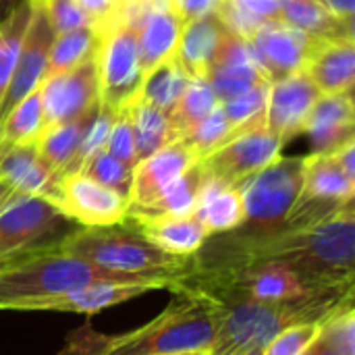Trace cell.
Returning <instances> with one entry per match:
<instances>
[{"mask_svg": "<svg viewBox=\"0 0 355 355\" xmlns=\"http://www.w3.org/2000/svg\"><path fill=\"white\" fill-rule=\"evenodd\" d=\"M204 260L229 264L279 262L320 287L355 285L354 202L310 227H281L270 233H235Z\"/></svg>", "mask_w": 355, "mask_h": 355, "instance_id": "cell-1", "label": "cell"}, {"mask_svg": "<svg viewBox=\"0 0 355 355\" xmlns=\"http://www.w3.org/2000/svg\"><path fill=\"white\" fill-rule=\"evenodd\" d=\"M354 289L355 285L327 287L285 302H216L220 322L208 354L243 355L264 349L281 331L293 324L327 320L343 306L354 304Z\"/></svg>", "mask_w": 355, "mask_h": 355, "instance_id": "cell-2", "label": "cell"}, {"mask_svg": "<svg viewBox=\"0 0 355 355\" xmlns=\"http://www.w3.org/2000/svg\"><path fill=\"white\" fill-rule=\"evenodd\" d=\"M56 248L98 268L160 283L166 291L177 281L185 279L196 262V256L175 258L160 252L129 218L108 227L73 229Z\"/></svg>", "mask_w": 355, "mask_h": 355, "instance_id": "cell-3", "label": "cell"}, {"mask_svg": "<svg viewBox=\"0 0 355 355\" xmlns=\"http://www.w3.org/2000/svg\"><path fill=\"white\" fill-rule=\"evenodd\" d=\"M171 291L173 300L154 320L116 335L106 355L208 354L218 333V304L187 287H173Z\"/></svg>", "mask_w": 355, "mask_h": 355, "instance_id": "cell-4", "label": "cell"}, {"mask_svg": "<svg viewBox=\"0 0 355 355\" xmlns=\"http://www.w3.org/2000/svg\"><path fill=\"white\" fill-rule=\"evenodd\" d=\"M94 283H152L164 289L160 283L116 275L62 254L58 248H50L0 266V310L23 312L33 302L77 291Z\"/></svg>", "mask_w": 355, "mask_h": 355, "instance_id": "cell-5", "label": "cell"}, {"mask_svg": "<svg viewBox=\"0 0 355 355\" xmlns=\"http://www.w3.org/2000/svg\"><path fill=\"white\" fill-rule=\"evenodd\" d=\"M306 156H279L237 185L245 223L243 233H270L285 225L304 185ZM237 229V231H239Z\"/></svg>", "mask_w": 355, "mask_h": 355, "instance_id": "cell-6", "label": "cell"}, {"mask_svg": "<svg viewBox=\"0 0 355 355\" xmlns=\"http://www.w3.org/2000/svg\"><path fill=\"white\" fill-rule=\"evenodd\" d=\"M71 231L73 223L54 204L37 196L15 193L0 212V262L56 248Z\"/></svg>", "mask_w": 355, "mask_h": 355, "instance_id": "cell-7", "label": "cell"}, {"mask_svg": "<svg viewBox=\"0 0 355 355\" xmlns=\"http://www.w3.org/2000/svg\"><path fill=\"white\" fill-rule=\"evenodd\" d=\"M96 64L102 104L119 112L139 96L144 75L137 56V35L125 17L100 33Z\"/></svg>", "mask_w": 355, "mask_h": 355, "instance_id": "cell-8", "label": "cell"}, {"mask_svg": "<svg viewBox=\"0 0 355 355\" xmlns=\"http://www.w3.org/2000/svg\"><path fill=\"white\" fill-rule=\"evenodd\" d=\"M283 144L266 127L262 112L252 123L243 125L231 139L200 160L204 177L216 179L225 185L237 187L248 177L256 175L281 156Z\"/></svg>", "mask_w": 355, "mask_h": 355, "instance_id": "cell-9", "label": "cell"}, {"mask_svg": "<svg viewBox=\"0 0 355 355\" xmlns=\"http://www.w3.org/2000/svg\"><path fill=\"white\" fill-rule=\"evenodd\" d=\"M248 42L268 83H275L297 71H304L308 60L322 44V40H316L283 23L281 19L260 25L248 37Z\"/></svg>", "mask_w": 355, "mask_h": 355, "instance_id": "cell-10", "label": "cell"}, {"mask_svg": "<svg viewBox=\"0 0 355 355\" xmlns=\"http://www.w3.org/2000/svg\"><path fill=\"white\" fill-rule=\"evenodd\" d=\"M60 214L79 227H108L127 218V198L100 185L85 173H69L60 179Z\"/></svg>", "mask_w": 355, "mask_h": 355, "instance_id": "cell-11", "label": "cell"}, {"mask_svg": "<svg viewBox=\"0 0 355 355\" xmlns=\"http://www.w3.org/2000/svg\"><path fill=\"white\" fill-rule=\"evenodd\" d=\"M44 127L73 121L100 104V83L96 56L79 67L40 83Z\"/></svg>", "mask_w": 355, "mask_h": 355, "instance_id": "cell-12", "label": "cell"}, {"mask_svg": "<svg viewBox=\"0 0 355 355\" xmlns=\"http://www.w3.org/2000/svg\"><path fill=\"white\" fill-rule=\"evenodd\" d=\"M196 162H198V156L181 139L139 160L133 168L131 189L127 198V216L144 212L154 200L160 198V193L177 177H181Z\"/></svg>", "mask_w": 355, "mask_h": 355, "instance_id": "cell-13", "label": "cell"}, {"mask_svg": "<svg viewBox=\"0 0 355 355\" xmlns=\"http://www.w3.org/2000/svg\"><path fill=\"white\" fill-rule=\"evenodd\" d=\"M318 98L320 94L314 87L306 69L270 83L264 110L266 127L285 146L287 141L304 133L306 119Z\"/></svg>", "mask_w": 355, "mask_h": 355, "instance_id": "cell-14", "label": "cell"}, {"mask_svg": "<svg viewBox=\"0 0 355 355\" xmlns=\"http://www.w3.org/2000/svg\"><path fill=\"white\" fill-rule=\"evenodd\" d=\"M54 42V33L50 29V23L46 19L44 6L42 4H33V15L10 77V83L6 87V94L2 98V106H0V121L23 100L27 98L33 89L40 87L44 73H46V64H48V54H50V46Z\"/></svg>", "mask_w": 355, "mask_h": 355, "instance_id": "cell-15", "label": "cell"}, {"mask_svg": "<svg viewBox=\"0 0 355 355\" xmlns=\"http://www.w3.org/2000/svg\"><path fill=\"white\" fill-rule=\"evenodd\" d=\"M206 79L210 81L218 102H229L254 87L268 83L254 58L250 42L233 29H229V33L225 35L206 73Z\"/></svg>", "mask_w": 355, "mask_h": 355, "instance_id": "cell-16", "label": "cell"}, {"mask_svg": "<svg viewBox=\"0 0 355 355\" xmlns=\"http://www.w3.org/2000/svg\"><path fill=\"white\" fill-rule=\"evenodd\" d=\"M60 175L54 173L37 154L35 141L0 146V183L21 196H37L56 204Z\"/></svg>", "mask_w": 355, "mask_h": 355, "instance_id": "cell-17", "label": "cell"}, {"mask_svg": "<svg viewBox=\"0 0 355 355\" xmlns=\"http://www.w3.org/2000/svg\"><path fill=\"white\" fill-rule=\"evenodd\" d=\"M304 133L310 139L312 154H333L355 139V110L352 92L320 96L312 106Z\"/></svg>", "mask_w": 355, "mask_h": 355, "instance_id": "cell-18", "label": "cell"}, {"mask_svg": "<svg viewBox=\"0 0 355 355\" xmlns=\"http://www.w3.org/2000/svg\"><path fill=\"white\" fill-rule=\"evenodd\" d=\"M158 289L160 287L152 283H94L77 291L33 302L23 312H73L94 316L106 308L119 306Z\"/></svg>", "mask_w": 355, "mask_h": 355, "instance_id": "cell-19", "label": "cell"}, {"mask_svg": "<svg viewBox=\"0 0 355 355\" xmlns=\"http://www.w3.org/2000/svg\"><path fill=\"white\" fill-rule=\"evenodd\" d=\"M137 231L160 252L175 258L196 256L210 239L202 223L189 216H127Z\"/></svg>", "mask_w": 355, "mask_h": 355, "instance_id": "cell-20", "label": "cell"}, {"mask_svg": "<svg viewBox=\"0 0 355 355\" xmlns=\"http://www.w3.org/2000/svg\"><path fill=\"white\" fill-rule=\"evenodd\" d=\"M227 33L229 25L218 12L204 15L183 25L177 58L189 77H206Z\"/></svg>", "mask_w": 355, "mask_h": 355, "instance_id": "cell-21", "label": "cell"}, {"mask_svg": "<svg viewBox=\"0 0 355 355\" xmlns=\"http://www.w3.org/2000/svg\"><path fill=\"white\" fill-rule=\"evenodd\" d=\"M314 87L320 96L347 94L355 81V46L354 40L322 42L320 48L306 64Z\"/></svg>", "mask_w": 355, "mask_h": 355, "instance_id": "cell-22", "label": "cell"}, {"mask_svg": "<svg viewBox=\"0 0 355 355\" xmlns=\"http://www.w3.org/2000/svg\"><path fill=\"white\" fill-rule=\"evenodd\" d=\"M193 216L202 223L210 237L237 231L245 223V208L239 189L204 177Z\"/></svg>", "mask_w": 355, "mask_h": 355, "instance_id": "cell-23", "label": "cell"}, {"mask_svg": "<svg viewBox=\"0 0 355 355\" xmlns=\"http://www.w3.org/2000/svg\"><path fill=\"white\" fill-rule=\"evenodd\" d=\"M98 106H94L92 110H87L85 114H81L73 121L52 125V127H44L40 131V135L35 139L37 154L60 177L69 175L71 164L79 152V146H81L92 121L96 119Z\"/></svg>", "mask_w": 355, "mask_h": 355, "instance_id": "cell-24", "label": "cell"}, {"mask_svg": "<svg viewBox=\"0 0 355 355\" xmlns=\"http://www.w3.org/2000/svg\"><path fill=\"white\" fill-rule=\"evenodd\" d=\"M279 19L316 40H354V27L339 21L322 0H283Z\"/></svg>", "mask_w": 355, "mask_h": 355, "instance_id": "cell-25", "label": "cell"}, {"mask_svg": "<svg viewBox=\"0 0 355 355\" xmlns=\"http://www.w3.org/2000/svg\"><path fill=\"white\" fill-rule=\"evenodd\" d=\"M218 104L214 89L206 77H191L177 106L168 114L173 141L183 139L196 125H200Z\"/></svg>", "mask_w": 355, "mask_h": 355, "instance_id": "cell-26", "label": "cell"}, {"mask_svg": "<svg viewBox=\"0 0 355 355\" xmlns=\"http://www.w3.org/2000/svg\"><path fill=\"white\" fill-rule=\"evenodd\" d=\"M189 79L191 77L181 67L179 58L175 54L173 58L160 62L156 69H152L144 77L141 89H139V98L146 100L148 104H152L154 108L162 110L168 116L171 110L177 106L179 98L183 96Z\"/></svg>", "mask_w": 355, "mask_h": 355, "instance_id": "cell-27", "label": "cell"}, {"mask_svg": "<svg viewBox=\"0 0 355 355\" xmlns=\"http://www.w3.org/2000/svg\"><path fill=\"white\" fill-rule=\"evenodd\" d=\"M98 44H100V31L92 25L62 33V35H54L42 81L52 79L60 73H67L79 67L81 62H85L87 58L96 56Z\"/></svg>", "mask_w": 355, "mask_h": 355, "instance_id": "cell-28", "label": "cell"}, {"mask_svg": "<svg viewBox=\"0 0 355 355\" xmlns=\"http://www.w3.org/2000/svg\"><path fill=\"white\" fill-rule=\"evenodd\" d=\"M129 119H131V129H133V139H135V150L137 158L144 160L158 152L160 148L173 144L171 137V127H168V116L141 100L139 96L127 104Z\"/></svg>", "mask_w": 355, "mask_h": 355, "instance_id": "cell-29", "label": "cell"}, {"mask_svg": "<svg viewBox=\"0 0 355 355\" xmlns=\"http://www.w3.org/2000/svg\"><path fill=\"white\" fill-rule=\"evenodd\" d=\"M202 183H204V171L198 160L181 177H177L160 193V198L154 200L144 212L131 216H189L196 210Z\"/></svg>", "mask_w": 355, "mask_h": 355, "instance_id": "cell-30", "label": "cell"}, {"mask_svg": "<svg viewBox=\"0 0 355 355\" xmlns=\"http://www.w3.org/2000/svg\"><path fill=\"white\" fill-rule=\"evenodd\" d=\"M33 15V2L19 0L12 10L0 21V106L10 83L29 21Z\"/></svg>", "mask_w": 355, "mask_h": 355, "instance_id": "cell-31", "label": "cell"}, {"mask_svg": "<svg viewBox=\"0 0 355 355\" xmlns=\"http://www.w3.org/2000/svg\"><path fill=\"white\" fill-rule=\"evenodd\" d=\"M44 129L42 92L33 89L0 121V146L31 144Z\"/></svg>", "mask_w": 355, "mask_h": 355, "instance_id": "cell-32", "label": "cell"}, {"mask_svg": "<svg viewBox=\"0 0 355 355\" xmlns=\"http://www.w3.org/2000/svg\"><path fill=\"white\" fill-rule=\"evenodd\" d=\"M283 0H225L216 10L235 33L245 40L264 23L279 19Z\"/></svg>", "mask_w": 355, "mask_h": 355, "instance_id": "cell-33", "label": "cell"}, {"mask_svg": "<svg viewBox=\"0 0 355 355\" xmlns=\"http://www.w3.org/2000/svg\"><path fill=\"white\" fill-rule=\"evenodd\" d=\"M235 133L237 131L229 123L223 106L216 104L214 110L200 125H196L181 141H185L191 148V152L198 156V160H202L204 156H208L210 152L220 148L227 139H231Z\"/></svg>", "mask_w": 355, "mask_h": 355, "instance_id": "cell-34", "label": "cell"}, {"mask_svg": "<svg viewBox=\"0 0 355 355\" xmlns=\"http://www.w3.org/2000/svg\"><path fill=\"white\" fill-rule=\"evenodd\" d=\"M81 173H85L87 177L98 181L100 185H104V187H108V189L129 198L133 168H129L127 164L119 162L108 152L102 150V152L94 154L89 160H85V164L81 166Z\"/></svg>", "mask_w": 355, "mask_h": 355, "instance_id": "cell-35", "label": "cell"}, {"mask_svg": "<svg viewBox=\"0 0 355 355\" xmlns=\"http://www.w3.org/2000/svg\"><path fill=\"white\" fill-rule=\"evenodd\" d=\"M318 341L337 355H355V306L347 304L322 322Z\"/></svg>", "mask_w": 355, "mask_h": 355, "instance_id": "cell-36", "label": "cell"}, {"mask_svg": "<svg viewBox=\"0 0 355 355\" xmlns=\"http://www.w3.org/2000/svg\"><path fill=\"white\" fill-rule=\"evenodd\" d=\"M322 322H304L293 324L285 331H281L264 349L262 355H304L320 337Z\"/></svg>", "mask_w": 355, "mask_h": 355, "instance_id": "cell-37", "label": "cell"}, {"mask_svg": "<svg viewBox=\"0 0 355 355\" xmlns=\"http://www.w3.org/2000/svg\"><path fill=\"white\" fill-rule=\"evenodd\" d=\"M116 119V110H112L110 106L102 104L98 106V112H96V119L92 121L81 146H79V152L71 164V171L69 173H77L81 171V166L85 164V160H89L94 154L102 152L106 148V141H108V135H110V129H112V123Z\"/></svg>", "mask_w": 355, "mask_h": 355, "instance_id": "cell-38", "label": "cell"}, {"mask_svg": "<svg viewBox=\"0 0 355 355\" xmlns=\"http://www.w3.org/2000/svg\"><path fill=\"white\" fill-rule=\"evenodd\" d=\"M268 87H270V83L254 87L248 94H241L239 98H233L229 102H218L235 131H239L243 125L252 123L256 116H260L266 110Z\"/></svg>", "mask_w": 355, "mask_h": 355, "instance_id": "cell-39", "label": "cell"}, {"mask_svg": "<svg viewBox=\"0 0 355 355\" xmlns=\"http://www.w3.org/2000/svg\"><path fill=\"white\" fill-rule=\"evenodd\" d=\"M104 152H108L112 158H116L119 162L127 164L129 168H135V164L139 162L127 106L116 112V119L112 123V129H110V135H108Z\"/></svg>", "mask_w": 355, "mask_h": 355, "instance_id": "cell-40", "label": "cell"}, {"mask_svg": "<svg viewBox=\"0 0 355 355\" xmlns=\"http://www.w3.org/2000/svg\"><path fill=\"white\" fill-rule=\"evenodd\" d=\"M40 4L44 6L46 19L50 23V29L54 35H62V33L92 25V21L81 10L77 0H44Z\"/></svg>", "mask_w": 355, "mask_h": 355, "instance_id": "cell-41", "label": "cell"}, {"mask_svg": "<svg viewBox=\"0 0 355 355\" xmlns=\"http://www.w3.org/2000/svg\"><path fill=\"white\" fill-rule=\"evenodd\" d=\"M116 335L98 333L89 322H83L73 333H69L62 349L56 355H106Z\"/></svg>", "mask_w": 355, "mask_h": 355, "instance_id": "cell-42", "label": "cell"}, {"mask_svg": "<svg viewBox=\"0 0 355 355\" xmlns=\"http://www.w3.org/2000/svg\"><path fill=\"white\" fill-rule=\"evenodd\" d=\"M127 0H77L81 10L87 15L92 25L102 33L123 17Z\"/></svg>", "mask_w": 355, "mask_h": 355, "instance_id": "cell-43", "label": "cell"}, {"mask_svg": "<svg viewBox=\"0 0 355 355\" xmlns=\"http://www.w3.org/2000/svg\"><path fill=\"white\" fill-rule=\"evenodd\" d=\"M223 2L225 0H171V6L175 8V12L179 15V19L185 25L193 19L216 12Z\"/></svg>", "mask_w": 355, "mask_h": 355, "instance_id": "cell-44", "label": "cell"}, {"mask_svg": "<svg viewBox=\"0 0 355 355\" xmlns=\"http://www.w3.org/2000/svg\"><path fill=\"white\" fill-rule=\"evenodd\" d=\"M333 158L337 160V164L341 166V171L355 181V139L347 141L345 146H341L339 150L333 152Z\"/></svg>", "mask_w": 355, "mask_h": 355, "instance_id": "cell-45", "label": "cell"}, {"mask_svg": "<svg viewBox=\"0 0 355 355\" xmlns=\"http://www.w3.org/2000/svg\"><path fill=\"white\" fill-rule=\"evenodd\" d=\"M322 2L339 21H343L347 27H354L355 0H322Z\"/></svg>", "mask_w": 355, "mask_h": 355, "instance_id": "cell-46", "label": "cell"}, {"mask_svg": "<svg viewBox=\"0 0 355 355\" xmlns=\"http://www.w3.org/2000/svg\"><path fill=\"white\" fill-rule=\"evenodd\" d=\"M15 198V191L12 189H8L4 183H0V212L8 206V202Z\"/></svg>", "mask_w": 355, "mask_h": 355, "instance_id": "cell-47", "label": "cell"}, {"mask_svg": "<svg viewBox=\"0 0 355 355\" xmlns=\"http://www.w3.org/2000/svg\"><path fill=\"white\" fill-rule=\"evenodd\" d=\"M304 355H337V354H335V352H331V349H327L320 341H316V343H314V345H312V347H310V349H308Z\"/></svg>", "mask_w": 355, "mask_h": 355, "instance_id": "cell-48", "label": "cell"}, {"mask_svg": "<svg viewBox=\"0 0 355 355\" xmlns=\"http://www.w3.org/2000/svg\"><path fill=\"white\" fill-rule=\"evenodd\" d=\"M243 355H262V349H258V352H250V354H243Z\"/></svg>", "mask_w": 355, "mask_h": 355, "instance_id": "cell-49", "label": "cell"}, {"mask_svg": "<svg viewBox=\"0 0 355 355\" xmlns=\"http://www.w3.org/2000/svg\"><path fill=\"white\" fill-rule=\"evenodd\" d=\"M29 2H33V4H40V2H44V0H29Z\"/></svg>", "mask_w": 355, "mask_h": 355, "instance_id": "cell-50", "label": "cell"}, {"mask_svg": "<svg viewBox=\"0 0 355 355\" xmlns=\"http://www.w3.org/2000/svg\"><path fill=\"white\" fill-rule=\"evenodd\" d=\"M181 355H196V354H181ZM200 355H202V354H200Z\"/></svg>", "mask_w": 355, "mask_h": 355, "instance_id": "cell-51", "label": "cell"}, {"mask_svg": "<svg viewBox=\"0 0 355 355\" xmlns=\"http://www.w3.org/2000/svg\"><path fill=\"white\" fill-rule=\"evenodd\" d=\"M4 264H6V262H0V266H4Z\"/></svg>", "mask_w": 355, "mask_h": 355, "instance_id": "cell-52", "label": "cell"}, {"mask_svg": "<svg viewBox=\"0 0 355 355\" xmlns=\"http://www.w3.org/2000/svg\"><path fill=\"white\" fill-rule=\"evenodd\" d=\"M202 355H210V354H202Z\"/></svg>", "mask_w": 355, "mask_h": 355, "instance_id": "cell-53", "label": "cell"}]
</instances>
